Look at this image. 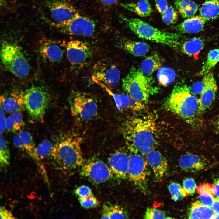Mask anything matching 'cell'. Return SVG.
<instances>
[{
  "label": "cell",
  "instance_id": "obj_34",
  "mask_svg": "<svg viewBox=\"0 0 219 219\" xmlns=\"http://www.w3.org/2000/svg\"><path fill=\"white\" fill-rule=\"evenodd\" d=\"M19 134L22 139L24 150L31 157L35 159V146L33 137L28 131L22 130Z\"/></svg>",
  "mask_w": 219,
  "mask_h": 219
},
{
  "label": "cell",
  "instance_id": "obj_12",
  "mask_svg": "<svg viewBox=\"0 0 219 219\" xmlns=\"http://www.w3.org/2000/svg\"><path fill=\"white\" fill-rule=\"evenodd\" d=\"M68 59L73 66L77 68L82 67L92 56V50L87 43L78 40H72L66 45Z\"/></svg>",
  "mask_w": 219,
  "mask_h": 219
},
{
  "label": "cell",
  "instance_id": "obj_52",
  "mask_svg": "<svg viewBox=\"0 0 219 219\" xmlns=\"http://www.w3.org/2000/svg\"><path fill=\"white\" fill-rule=\"evenodd\" d=\"M101 4L106 6H109L115 4L119 0H98Z\"/></svg>",
  "mask_w": 219,
  "mask_h": 219
},
{
  "label": "cell",
  "instance_id": "obj_14",
  "mask_svg": "<svg viewBox=\"0 0 219 219\" xmlns=\"http://www.w3.org/2000/svg\"><path fill=\"white\" fill-rule=\"evenodd\" d=\"M46 5L55 24L66 23L79 14L73 6L64 1L50 0L46 2Z\"/></svg>",
  "mask_w": 219,
  "mask_h": 219
},
{
  "label": "cell",
  "instance_id": "obj_17",
  "mask_svg": "<svg viewBox=\"0 0 219 219\" xmlns=\"http://www.w3.org/2000/svg\"><path fill=\"white\" fill-rule=\"evenodd\" d=\"M146 161L151 167L157 180H160L165 175L168 168V161L158 151L153 150L146 155Z\"/></svg>",
  "mask_w": 219,
  "mask_h": 219
},
{
  "label": "cell",
  "instance_id": "obj_1",
  "mask_svg": "<svg viewBox=\"0 0 219 219\" xmlns=\"http://www.w3.org/2000/svg\"><path fill=\"white\" fill-rule=\"evenodd\" d=\"M123 134L130 151L143 156L155 149L158 145L156 125L151 116L129 119L123 126Z\"/></svg>",
  "mask_w": 219,
  "mask_h": 219
},
{
  "label": "cell",
  "instance_id": "obj_26",
  "mask_svg": "<svg viewBox=\"0 0 219 219\" xmlns=\"http://www.w3.org/2000/svg\"><path fill=\"white\" fill-rule=\"evenodd\" d=\"M214 214L210 207L196 202L193 203L188 217L189 219H212Z\"/></svg>",
  "mask_w": 219,
  "mask_h": 219
},
{
  "label": "cell",
  "instance_id": "obj_2",
  "mask_svg": "<svg viewBox=\"0 0 219 219\" xmlns=\"http://www.w3.org/2000/svg\"><path fill=\"white\" fill-rule=\"evenodd\" d=\"M165 109L175 114L193 126L198 122L199 99L190 92L189 87L182 85L175 86L166 100Z\"/></svg>",
  "mask_w": 219,
  "mask_h": 219
},
{
  "label": "cell",
  "instance_id": "obj_31",
  "mask_svg": "<svg viewBox=\"0 0 219 219\" xmlns=\"http://www.w3.org/2000/svg\"><path fill=\"white\" fill-rule=\"evenodd\" d=\"M219 62V48L210 51L206 61L199 73L200 75H204L208 73Z\"/></svg>",
  "mask_w": 219,
  "mask_h": 219
},
{
  "label": "cell",
  "instance_id": "obj_35",
  "mask_svg": "<svg viewBox=\"0 0 219 219\" xmlns=\"http://www.w3.org/2000/svg\"><path fill=\"white\" fill-rule=\"evenodd\" d=\"M53 147L50 141L45 140L43 141L35 148L34 159L39 160L44 159L51 155Z\"/></svg>",
  "mask_w": 219,
  "mask_h": 219
},
{
  "label": "cell",
  "instance_id": "obj_44",
  "mask_svg": "<svg viewBox=\"0 0 219 219\" xmlns=\"http://www.w3.org/2000/svg\"><path fill=\"white\" fill-rule=\"evenodd\" d=\"M200 195L201 203L204 205L211 207L214 198V196L207 193H203Z\"/></svg>",
  "mask_w": 219,
  "mask_h": 219
},
{
  "label": "cell",
  "instance_id": "obj_3",
  "mask_svg": "<svg viewBox=\"0 0 219 219\" xmlns=\"http://www.w3.org/2000/svg\"><path fill=\"white\" fill-rule=\"evenodd\" d=\"M82 141L78 134L68 133L62 136L54 146L51 155L61 168L71 170L82 165Z\"/></svg>",
  "mask_w": 219,
  "mask_h": 219
},
{
  "label": "cell",
  "instance_id": "obj_21",
  "mask_svg": "<svg viewBox=\"0 0 219 219\" xmlns=\"http://www.w3.org/2000/svg\"><path fill=\"white\" fill-rule=\"evenodd\" d=\"M206 21L200 16H193L184 20L177 25L176 29L182 33H196L203 30Z\"/></svg>",
  "mask_w": 219,
  "mask_h": 219
},
{
  "label": "cell",
  "instance_id": "obj_8",
  "mask_svg": "<svg viewBox=\"0 0 219 219\" xmlns=\"http://www.w3.org/2000/svg\"><path fill=\"white\" fill-rule=\"evenodd\" d=\"M70 110L72 116L82 121H88L97 114L98 106L96 100L88 93L74 91L69 98Z\"/></svg>",
  "mask_w": 219,
  "mask_h": 219
},
{
  "label": "cell",
  "instance_id": "obj_53",
  "mask_svg": "<svg viewBox=\"0 0 219 219\" xmlns=\"http://www.w3.org/2000/svg\"><path fill=\"white\" fill-rule=\"evenodd\" d=\"M214 185V196L219 198V179L216 180Z\"/></svg>",
  "mask_w": 219,
  "mask_h": 219
},
{
  "label": "cell",
  "instance_id": "obj_43",
  "mask_svg": "<svg viewBox=\"0 0 219 219\" xmlns=\"http://www.w3.org/2000/svg\"><path fill=\"white\" fill-rule=\"evenodd\" d=\"M204 86L203 80L195 82L189 87L190 92L194 96L199 94L200 95L203 90Z\"/></svg>",
  "mask_w": 219,
  "mask_h": 219
},
{
  "label": "cell",
  "instance_id": "obj_50",
  "mask_svg": "<svg viewBox=\"0 0 219 219\" xmlns=\"http://www.w3.org/2000/svg\"><path fill=\"white\" fill-rule=\"evenodd\" d=\"M13 142L14 144L16 147L24 150L22 139L19 133L16 134L13 136Z\"/></svg>",
  "mask_w": 219,
  "mask_h": 219
},
{
  "label": "cell",
  "instance_id": "obj_27",
  "mask_svg": "<svg viewBox=\"0 0 219 219\" xmlns=\"http://www.w3.org/2000/svg\"><path fill=\"white\" fill-rule=\"evenodd\" d=\"M162 64V61L159 56L155 54L147 57L142 61L140 71L145 75L149 76L158 69Z\"/></svg>",
  "mask_w": 219,
  "mask_h": 219
},
{
  "label": "cell",
  "instance_id": "obj_55",
  "mask_svg": "<svg viewBox=\"0 0 219 219\" xmlns=\"http://www.w3.org/2000/svg\"><path fill=\"white\" fill-rule=\"evenodd\" d=\"M217 125H218V126L219 127V117L217 119L216 122Z\"/></svg>",
  "mask_w": 219,
  "mask_h": 219
},
{
  "label": "cell",
  "instance_id": "obj_11",
  "mask_svg": "<svg viewBox=\"0 0 219 219\" xmlns=\"http://www.w3.org/2000/svg\"><path fill=\"white\" fill-rule=\"evenodd\" d=\"M82 165L80 175L96 183L106 181L113 174L109 167L99 159H91Z\"/></svg>",
  "mask_w": 219,
  "mask_h": 219
},
{
  "label": "cell",
  "instance_id": "obj_36",
  "mask_svg": "<svg viewBox=\"0 0 219 219\" xmlns=\"http://www.w3.org/2000/svg\"><path fill=\"white\" fill-rule=\"evenodd\" d=\"M10 155L7 141L1 134L0 136V165L1 169H4L9 164Z\"/></svg>",
  "mask_w": 219,
  "mask_h": 219
},
{
  "label": "cell",
  "instance_id": "obj_7",
  "mask_svg": "<svg viewBox=\"0 0 219 219\" xmlns=\"http://www.w3.org/2000/svg\"><path fill=\"white\" fill-rule=\"evenodd\" d=\"M25 108L33 120L43 119L49 102L47 92L40 86L33 85L23 92Z\"/></svg>",
  "mask_w": 219,
  "mask_h": 219
},
{
  "label": "cell",
  "instance_id": "obj_45",
  "mask_svg": "<svg viewBox=\"0 0 219 219\" xmlns=\"http://www.w3.org/2000/svg\"><path fill=\"white\" fill-rule=\"evenodd\" d=\"M103 88L114 99L116 105L118 109L120 110L122 108L120 101L118 95L113 93L110 89L109 87L100 82L96 83Z\"/></svg>",
  "mask_w": 219,
  "mask_h": 219
},
{
  "label": "cell",
  "instance_id": "obj_30",
  "mask_svg": "<svg viewBox=\"0 0 219 219\" xmlns=\"http://www.w3.org/2000/svg\"><path fill=\"white\" fill-rule=\"evenodd\" d=\"M5 128L9 131L20 130L24 125L23 117L19 112L13 113L6 119Z\"/></svg>",
  "mask_w": 219,
  "mask_h": 219
},
{
  "label": "cell",
  "instance_id": "obj_33",
  "mask_svg": "<svg viewBox=\"0 0 219 219\" xmlns=\"http://www.w3.org/2000/svg\"><path fill=\"white\" fill-rule=\"evenodd\" d=\"M120 98L122 108H129L137 111H141L144 108V103L134 99L129 95L123 93L120 95Z\"/></svg>",
  "mask_w": 219,
  "mask_h": 219
},
{
  "label": "cell",
  "instance_id": "obj_22",
  "mask_svg": "<svg viewBox=\"0 0 219 219\" xmlns=\"http://www.w3.org/2000/svg\"><path fill=\"white\" fill-rule=\"evenodd\" d=\"M129 217L127 211L119 205L107 203L103 206L101 218L127 219Z\"/></svg>",
  "mask_w": 219,
  "mask_h": 219
},
{
  "label": "cell",
  "instance_id": "obj_28",
  "mask_svg": "<svg viewBox=\"0 0 219 219\" xmlns=\"http://www.w3.org/2000/svg\"><path fill=\"white\" fill-rule=\"evenodd\" d=\"M174 3L176 8L184 18L193 16L198 9L197 4L191 0H175Z\"/></svg>",
  "mask_w": 219,
  "mask_h": 219
},
{
  "label": "cell",
  "instance_id": "obj_48",
  "mask_svg": "<svg viewBox=\"0 0 219 219\" xmlns=\"http://www.w3.org/2000/svg\"><path fill=\"white\" fill-rule=\"evenodd\" d=\"M0 219H14L15 217L10 211L3 207L0 208Z\"/></svg>",
  "mask_w": 219,
  "mask_h": 219
},
{
  "label": "cell",
  "instance_id": "obj_13",
  "mask_svg": "<svg viewBox=\"0 0 219 219\" xmlns=\"http://www.w3.org/2000/svg\"><path fill=\"white\" fill-rule=\"evenodd\" d=\"M92 77L95 83L100 82L109 88H113L119 83L120 72L114 64L101 61L94 66Z\"/></svg>",
  "mask_w": 219,
  "mask_h": 219
},
{
  "label": "cell",
  "instance_id": "obj_18",
  "mask_svg": "<svg viewBox=\"0 0 219 219\" xmlns=\"http://www.w3.org/2000/svg\"><path fill=\"white\" fill-rule=\"evenodd\" d=\"M179 164L180 168L185 172H196L205 169L207 162L206 160L202 156L187 153L180 157Z\"/></svg>",
  "mask_w": 219,
  "mask_h": 219
},
{
  "label": "cell",
  "instance_id": "obj_39",
  "mask_svg": "<svg viewBox=\"0 0 219 219\" xmlns=\"http://www.w3.org/2000/svg\"><path fill=\"white\" fill-rule=\"evenodd\" d=\"M164 212L155 207H148L144 215V219H165L166 217Z\"/></svg>",
  "mask_w": 219,
  "mask_h": 219
},
{
  "label": "cell",
  "instance_id": "obj_47",
  "mask_svg": "<svg viewBox=\"0 0 219 219\" xmlns=\"http://www.w3.org/2000/svg\"><path fill=\"white\" fill-rule=\"evenodd\" d=\"M155 6L158 12L162 15L169 6L167 0H155Z\"/></svg>",
  "mask_w": 219,
  "mask_h": 219
},
{
  "label": "cell",
  "instance_id": "obj_42",
  "mask_svg": "<svg viewBox=\"0 0 219 219\" xmlns=\"http://www.w3.org/2000/svg\"><path fill=\"white\" fill-rule=\"evenodd\" d=\"M75 193L78 198H84L93 195L91 189L86 185H81L76 189Z\"/></svg>",
  "mask_w": 219,
  "mask_h": 219
},
{
  "label": "cell",
  "instance_id": "obj_25",
  "mask_svg": "<svg viewBox=\"0 0 219 219\" xmlns=\"http://www.w3.org/2000/svg\"><path fill=\"white\" fill-rule=\"evenodd\" d=\"M204 45L203 39L200 37H194L183 43L181 46V49L184 54L197 58L199 53Z\"/></svg>",
  "mask_w": 219,
  "mask_h": 219
},
{
  "label": "cell",
  "instance_id": "obj_20",
  "mask_svg": "<svg viewBox=\"0 0 219 219\" xmlns=\"http://www.w3.org/2000/svg\"><path fill=\"white\" fill-rule=\"evenodd\" d=\"M0 104L6 112L13 113L23 110L25 108L23 92H14L9 96H1Z\"/></svg>",
  "mask_w": 219,
  "mask_h": 219
},
{
  "label": "cell",
  "instance_id": "obj_51",
  "mask_svg": "<svg viewBox=\"0 0 219 219\" xmlns=\"http://www.w3.org/2000/svg\"><path fill=\"white\" fill-rule=\"evenodd\" d=\"M211 208L214 214H219V198H214Z\"/></svg>",
  "mask_w": 219,
  "mask_h": 219
},
{
  "label": "cell",
  "instance_id": "obj_56",
  "mask_svg": "<svg viewBox=\"0 0 219 219\" xmlns=\"http://www.w3.org/2000/svg\"><path fill=\"white\" fill-rule=\"evenodd\" d=\"M218 76H219V75H218Z\"/></svg>",
  "mask_w": 219,
  "mask_h": 219
},
{
  "label": "cell",
  "instance_id": "obj_40",
  "mask_svg": "<svg viewBox=\"0 0 219 219\" xmlns=\"http://www.w3.org/2000/svg\"><path fill=\"white\" fill-rule=\"evenodd\" d=\"M78 199L81 206L85 208L97 207L100 204L99 201L94 195Z\"/></svg>",
  "mask_w": 219,
  "mask_h": 219
},
{
  "label": "cell",
  "instance_id": "obj_5",
  "mask_svg": "<svg viewBox=\"0 0 219 219\" xmlns=\"http://www.w3.org/2000/svg\"><path fill=\"white\" fill-rule=\"evenodd\" d=\"M0 53L3 65L10 73L19 78L28 76L29 64L20 46L14 43L3 41Z\"/></svg>",
  "mask_w": 219,
  "mask_h": 219
},
{
  "label": "cell",
  "instance_id": "obj_54",
  "mask_svg": "<svg viewBox=\"0 0 219 219\" xmlns=\"http://www.w3.org/2000/svg\"><path fill=\"white\" fill-rule=\"evenodd\" d=\"M212 219H219V214H214Z\"/></svg>",
  "mask_w": 219,
  "mask_h": 219
},
{
  "label": "cell",
  "instance_id": "obj_37",
  "mask_svg": "<svg viewBox=\"0 0 219 219\" xmlns=\"http://www.w3.org/2000/svg\"><path fill=\"white\" fill-rule=\"evenodd\" d=\"M168 188L172 199L175 201L182 200L188 195L183 188L176 182H171Z\"/></svg>",
  "mask_w": 219,
  "mask_h": 219
},
{
  "label": "cell",
  "instance_id": "obj_24",
  "mask_svg": "<svg viewBox=\"0 0 219 219\" xmlns=\"http://www.w3.org/2000/svg\"><path fill=\"white\" fill-rule=\"evenodd\" d=\"M200 16L207 21L219 16V0H206L200 9Z\"/></svg>",
  "mask_w": 219,
  "mask_h": 219
},
{
  "label": "cell",
  "instance_id": "obj_6",
  "mask_svg": "<svg viewBox=\"0 0 219 219\" xmlns=\"http://www.w3.org/2000/svg\"><path fill=\"white\" fill-rule=\"evenodd\" d=\"M151 78L135 68H132L122 80V88L130 96L144 103L156 92Z\"/></svg>",
  "mask_w": 219,
  "mask_h": 219
},
{
  "label": "cell",
  "instance_id": "obj_49",
  "mask_svg": "<svg viewBox=\"0 0 219 219\" xmlns=\"http://www.w3.org/2000/svg\"><path fill=\"white\" fill-rule=\"evenodd\" d=\"M4 110L0 105V133H2L5 128V120Z\"/></svg>",
  "mask_w": 219,
  "mask_h": 219
},
{
  "label": "cell",
  "instance_id": "obj_23",
  "mask_svg": "<svg viewBox=\"0 0 219 219\" xmlns=\"http://www.w3.org/2000/svg\"><path fill=\"white\" fill-rule=\"evenodd\" d=\"M121 6L134 12L141 17H146L150 15L153 11L151 6L148 0H138L136 3H121Z\"/></svg>",
  "mask_w": 219,
  "mask_h": 219
},
{
  "label": "cell",
  "instance_id": "obj_41",
  "mask_svg": "<svg viewBox=\"0 0 219 219\" xmlns=\"http://www.w3.org/2000/svg\"><path fill=\"white\" fill-rule=\"evenodd\" d=\"M183 188L188 195L193 194L196 189V183L192 178H187L183 181Z\"/></svg>",
  "mask_w": 219,
  "mask_h": 219
},
{
  "label": "cell",
  "instance_id": "obj_9",
  "mask_svg": "<svg viewBox=\"0 0 219 219\" xmlns=\"http://www.w3.org/2000/svg\"><path fill=\"white\" fill-rule=\"evenodd\" d=\"M128 155L129 165L127 176L129 180L142 191L147 190V178L148 175L147 162L143 155L130 151Z\"/></svg>",
  "mask_w": 219,
  "mask_h": 219
},
{
  "label": "cell",
  "instance_id": "obj_32",
  "mask_svg": "<svg viewBox=\"0 0 219 219\" xmlns=\"http://www.w3.org/2000/svg\"><path fill=\"white\" fill-rule=\"evenodd\" d=\"M175 76L174 70L167 67L160 68L157 73V78L159 83L165 86L172 83L175 79Z\"/></svg>",
  "mask_w": 219,
  "mask_h": 219
},
{
  "label": "cell",
  "instance_id": "obj_15",
  "mask_svg": "<svg viewBox=\"0 0 219 219\" xmlns=\"http://www.w3.org/2000/svg\"><path fill=\"white\" fill-rule=\"evenodd\" d=\"M202 80L204 86L199 99L200 115L203 114L211 106L215 98L217 88L212 73H208L204 75Z\"/></svg>",
  "mask_w": 219,
  "mask_h": 219
},
{
  "label": "cell",
  "instance_id": "obj_19",
  "mask_svg": "<svg viewBox=\"0 0 219 219\" xmlns=\"http://www.w3.org/2000/svg\"><path fill=\"white\" fill-rule=\"evenodd\" d=\"M39 51L44 58L51 62L60 61L63 57V52L61 47L54 42L49 40L41 43Z\"/></svg>",
  "mask_w": 219,
  "mask_h": 219
},
{
  "label": "cell",
  "instance_id": "obj_29",
  "mask_svg": "<svg viewBox=\"0 0 219 219\" xmlns=\"http://www.w3.org/2000/svg\"><path fill=\"white\" fill-rule=\"evenodd\" d=\"M123 47L126 51L136 56H141L149 51V47L146 43L141 42L127 41Z\"/></svg>",
  "mask_w": 219,
  "mask_h": 219
},
{
  "label": "cell",
  "instance_id": "obj_4",
  "mask_svg": "<svg viewBox=\"0 0 219 219\" xmlns=\"http://www.w3.org/2000/svg\"><path fill=\"white\" fill-rule=\"evenodd\" d=\"M127 27L139 37L172 47L179 44V35L176 33L161 31L139 19L124 17Z\"/></svg>",
  "mask_w": 219,
  "mask_h": 219
},
{
  "label": "cell",
  "instance_id": "obj_10",
  "mask_svg": "<svg viewBox=\"0 0 219 219\" xmlns=\"http://www.w3.org/2000/svg\"><path fill=\"white\" fill-rule=\"evenodd\" d=\"M53 25L63 33L73 35L87 37L92 36L94 33L96 25L89 18L79 13L67 22Z\"/></svg>",
  "mask_w": 219,
  "mask_h": 219
},
{
  "label": "cell",
  "instance_id": "obj_38",
  "mask_svg": "<svg viewBox=\"0 0 219 219\" xmlns=\"http://www.w3.org/2000/svg\"><path fill=\"white\" fill-rule=\"evenodd\" d=\"M178 14L177 11L172 6H169L162 15V20L167 25L175 24L177 21Z\"/></svg>",
  "mask_w": 219,
  "mask_h": 219
},
{
  "label": "cell",
  "instance_id": "obj_46",
  "mask_svg": "<svg viewBox=\"0 0 219 219\" xmlns=\"http://www.w3.org/2000/svg\"><path fill=\"white\" fill-rule=\"evenodd\" d=\"M214 185L204 183L196 188V191L199 194L203 193L210 194L214 196Z\"/></svg>",
  "mask_w": 219,
  "mask_h": 219
},
{
  "label": "cell",
  "instance_id": "obj_16",
  "mask_svg": "<svg viewBox=\"0 0 219 219\" xmlns=\"http://www.w3.org/2000/svg\"><path fill=\"white\" fill-rule=\"evenodd\" d=\"M108 162L113 174L117 178L125 179L127 176L129 165L128 155L121 150H117L108 158Z\"/></svg>",
  "mask_w": 219,
  "mask_h": 219
}]
</instances>
